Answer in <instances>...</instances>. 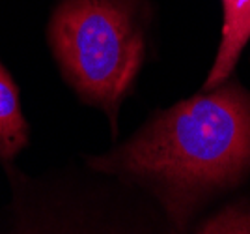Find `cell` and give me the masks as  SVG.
I'll list each match as a JSON object with an SVG mask.
<instances>
[{
	"instance_id": "1",
	"label": "cell",
	"mask_w": 250,
	"mask_h": 234,
	"mask_svg": "<svg viewBox=\"0 0 250 234\" xmlns=\"http://www.w3.org/2000/svg\"><path fill=\"white\" fill-rule=\"evenodd\" d=\"M206 92L159 113L90 167L153 186L177 223L187 221L204 199L250 170V94L228 81Z\"/></svg>"
},
{
	"instance_id": "2",
	"label": "cell",
	"mask_w": 250,
	"mask_h": 234,
	"mask_svg": "<svg viewBox=\"0 0 250 234\" xmlns=\"http://www.w3.org/2000/svg\"><path fill=\"white\" fill-rule=\"evenodd\" d=\"M63 77L84 101L116 118L144 58V38L127 0H63L51 21Z\"/></svg>"
},
{
	"instance_id": "3",
	"label": "cell",
	"mask_w": 250,
	"mask_h": 234,
	"mask_svg": "<svg viewBox=\"0 0 250 234\" xmlns=\"http://www.w3.org/2000/svg\"><path fill=\"white\" fill-rule=\"evenodd\" d=\"M224 26L219 54L204 83V92L226 83L233 73L241 51L250 40V0H222Z\"/></svg>"
},
{
	"instance_id": "4",
	"label": "cell",
	"mask_w": 250,
	"mask_h": 234,
	"mask_svg": "<svg viewBox=\"0 0 250 234\" xmlns=\"http://www.w3.org/2000/svg\"><path fill=\"white\" fill-rule=\"evenodd\" d=\"M28 142V124L19 105L17 86L0 66V160L10 161Z\"/></svg>"
},
{
	"instance_id": "5",
	"label": "cell",
	"mask_w": 250,
	"mask_h": 234,
	"mask_svg": "<svg viewBox=\"0 0 250 234\" xmlns=\"http://www.w3.org/2000/svg\"><path fill=\"white\" fill-rule=\"evenodd\" d=\"M200 233H229L249 234L250 233V206L233 204L224 208L215 217L208 219L200 227Z\"/></svg>"
}]
</instances>
